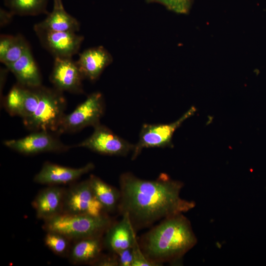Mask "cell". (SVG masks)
Here are the masks:
<instances>
[{
	"mask_svg": "<svg viewBox=\"0 0 266 266\" xmlns=\"http://www.w3.org/2000/svg\"><path fill=\"white\" fill-rule=\"evenodd\" d=\"M104 109L102 94L99 92L91 94L72 112L64 115L57 133H75L90 126L94 128L100 124Z\"/></svg>",
	"mask_w": 266,
	"mask_h": 266,
	"instance_id": "cell-5",
	"label": "cell"
},
{
	"mask_svg": "<svg viewBox=\"0 0 266 266\" xmlns=\"http://www.w3.org/2000/svg\"><path fill=\"white\" fill-rule=\"evenodd\" d=\"M53 8H64L62 0H53Z\"/></svg>",
	"mask_w": 266,
	"mask_h": 266,
	"instance_id": "cell-30",
	"label": "cell"
},
{
	"mask_svg": "<svg viewBox=\"0 0 266 266\" xmlns=\"http://www.w3.org/2000/svg\"><path fill=\"white\" fill-rule=\"evenodd\" d=\"M9 70L6 67V68H2L0 69V94L2 91L4 84L6 81V78L7 77V73Z\"/></svg>",
	"mask_w": 266,
	"mask_h": 266,
	"instance_id": "cell-29",
	"label": "cell"
},
{
	"mask_svg": "<svg viewBox=\"0 0 266 266\" xmlns=\"http://www.w3.org/2000/svg\"><path fill=\"white\" fill-rule=\"evenodd\" d=\"M33 30L41 45L54 58H72L78 52L84 39L75 33L52 31L36 24L34 25Z\"/></svg>",
	"mask_w": 266,
	"mask_h": 266,
	"instance_id": "cell-10",
	"label": "cell"
},
{
	"mask_svg": "<svg viewBox=\"0 0 266 266\" xmlns=\"http://www.w3.org/2000/svg\"><path fill=\"white\" fill-rule=\"evenodd\" d=\"M102 245L101 235L79 239L71 249L70 258L76 263H94L100 256Z\"/></svg>",
	"mask_w": 266,
	"mask_h": 266,
	"instance_id": "cell-18",
	"label": "cell"
},
{
	"mask_svg": "<svg viewBox=\"0 0 266 266\" xmlns=\"http://www.w3.org/2000/svg\"><path fill=\"white\" fill-rule=\"evenodd\" d=\"M14 15L10 12L5 10L3 9H0V27H3L11 21L12 16Z\"/></svg>",
	"mask_w": 266,
	"mask_h": 266,
	"instance_id": "cell-28",
	"label": "cell"
},
{
	"mask_svg": "<svg viewBox=\"0 0 266 266\" xmlns=\"http://www.w3.org/2000/svg\"><path fill=\"white\" fill-rule=\"evenodd\" d=\"M30 49V47L25 38L18 34L14 36L10 48L0 61L6 66L18 60Z\"/></svg>",
	"mask_w": 266,
	"mask_h": 266,
	"instance_id": "cell-21",
	"label": "cell"
},
{
	"mask_svg": "<svg viewBox=\"0 0 266 266\" xmlns=\"http://www.w3.org/2000/svg\"><path fill=\"white\" fill-rule=\"evenodd\" d=\"M14 36L11 35H1L0 37V61L5 56L11 45Z\"/></svg>",
	"mask_w": 266,
	"mask_h": 266,
	"instance_id": "cell-26",
	"label": "cell"
},
{
	"mask_svg": "<svg viewBox=\"0 0 266 266\" xmlns=\"http://www.w3.org/2000/svg\"><path fill=\"white\" fill-rule=\"evenodd\" d=\"M133 252L132 266H159V264L149 260L142 251L137 238L132 247Z\"/></svg>",
	"mask_w": 266,
	"mask_h": 266,
	"instance_id": "cell-24",
	"label": "cell"
},
{
	"mask_svg": "<svg viewBox=\"0 0 266 266\" xmlns=\"http://www.w3.org/2000/svg\"><path fill=\"white\" fill-rule=\"evenodd\" d=\"M119 222L106 230L104 244L113 253L132 247L136 238L134 229L129 217L123 214Z\"/></svg>",
	"mask_w": 266,
	"mask_h": 266,
	"instance_id": "cell-14",
	"label": "cell"
},
{
	"mask_svg": "<svg viewBox=\"0 0 266 266\" xmlns=\"http://www.w3.org/2000/svg\"><path fill=\"white\" fill-rule=\"evenodd\" d=\"M120 186L118 209L122 215L129 217L134 229L182 214L195 205L193 201L180 197L183 184L165 173L156 180H146L124 173L120 176Z\"/></svg>",
	"mask_w": 266,
	"mask_h": 266,
	"instance_id": "cell-1",
	"label": "cell"
},
{
	"mask_svg": "<svg viewBox=\"0 0 266 266\" xmlns=\"http://www.w3.org/2000/svg\"><path fill=\"white\" fill-rule=\"evenodd\" d=\"M66 100L63 92L42 85L23 86V96L15 116L33 132L47 131L57 133L65 114Z\"/></svg>",
	"mask_w": 266,
	"mask_h": 266,
	"instance_id": "cell-3",
	"label": "cell"
},
{
	"mask_svg": "<svg viewBox=\"0 0 266 266\" xmlns=\"http://www.w3.org/2000/svg\"><path fill=\"white\" fill-rule=\"evenodd\" d=\"M148 3H158L167 9L179 14H187L192 6L193 0H145Z\"/></svg>",
	"mask_w": 266,
	"mask_h": 266,
	"instance_id": "cell-23",
	"label": "cell"
},
{
	"mask_svg": "<svg viewBox=\"0 0 266 266\" xmlns=\"http://www.w3.org/2000/svg\"><path fill=\"white\" fill-rule=\"evenodd\" d=\"M197 242L190 221L179 214L163 219L147 233L140 247L149 260L161 266L180 260Z\"/></svg>",
	"mask_w": 266,
	"mask_h": 266,
	"instance_id": "cell-2",
	"label": "cell"
},
{
	"mask_svg": "<svg viewBox=\"0 0 266 266\" xmlns=\"http://www.w3.org/2000/svg\"><path fill=\"white\" fill-rule=\"evenodd\" d=\"M36 24L42 28L56 32L76 33L80 29L78 20L66 12L64 8H53L44 20Z\"/></svg>",
	"mask_w": 266,
	"mask_h": 266,
	"instance_id": "cell-17",
	"label": "cell"
},
{
	"mask_svg": "<svg viewBox=\"0 0 266 266\" xmlns=\"http://www.w3.org/2000/svg\"><path fill=\"white\" fill-rule=\"evenodd\" d=\"M44 242L45 245L53 252L58 255L65 254L68 248V239L55 232H47Z\"/></svg>",
	"mask_w": 266,
	"mask_h": 266,
	"instance_id": "cell-22",
	"label": "cell"
},
{
	"mask_svg": "<svg viewBox=\"0 0 266 266\" xmlns=\"http://www.w3.org/2000/svg\"><path fill=\"white\" fill-rule=\"evenodd\" d=\"M134 146L100 124L94 127L89 137L72 147L86 148L103 155L126 156L133 151Z\"/></svg>",
	"mask_w": 266,
	"mask_h": 266,
	"instance_id": "cell-9",
	"label": "cell"
},
{
	"mask_svg": "<svg viewBox=\"0 0 266 266\" xmlns=\"http://www.w3.org/2000/svg\"><path fill=\"white\" fill-rule=\"evenodd\" d=\"M196 111V108L192 106L177 120L169 124H143L138 141L133 151L132 159L136 158L144 148L171 147L172 138L175 131Z\"/></svg>",
	"mask_w": 266,
	"mask_h": 266,
	"instance_id": "cell-6",
	"label": "cell"
},
{
	"mask_svg": "<svg viewBox=\"0 0 266 266\" xmlns=\"http://www.w3.org/2000/svg\"><path fill=\"white\" fill-rule=\"evenodd\" d=\"M49 0H4L5 5L14 15L35 16L47 14Z\"/></svg>",
	"mask_w": 266,
	"mask_h": 266,
	"instance_id": "cell-20",
	"label": "cell"
},
{
	"mask_svg": "<svg viewBox=\"0 0 266 266\" xmlns=\"http://www.w3.org/2000/svg\"><path fill=\"white\" fill-rule=\"evenodd\" d=\"M58 135L56 133L50 131H34L21 138L5 140L3 144L17 152L29 155L65 152L72 148L63 143Z\"/></svg>",
	"mask_w": 266,
	"mask_h": 266,
	"instance_id": "cell-7",
	"label": "cell"
},
{
	"mask_svg": "<svg viewBox=\"0 0 266 266\" xmlns=\"http://www.w3.org/2000/svg\"><path fill=\"white\" fill-rule=\"evenodd\" d=\"M44 221V228L47 232L77 240L101 235L111 224L110 219L105 215L94 216L63 212Z\"/></svg>",
	"mask_w": 266,
	"mask_h": 266,
	"instance_id": "cell-4",
	"label": "cell"
},
{
	"mask_svg": "<svg viewBox=\"0 0 266 266\" xmlns=\"http://www.w3.org/2000/svg\"><path fill=\"white\" fill-rule=\"evenodd\" d=\"M89 180L96 198L105 211H112L118 208L121 196L120 191L94 175H91Z\"/></svg>",
	"mask_w": 266,
	"mask_h": 266,
	"instance_id": "cell-19",
	"label": "cell"
},
{
	"mask_svg": "<svg viewBox=\"0 0 266 266\" xmlns=\"http://www.w3.org/2000/svg\"><path fill=\"white\" fill-rule=\"evenodd\" d=\"M6 67L14 75L17 83L24 87H34L42 85L41 74L31 49Z\"/></svg>",
	"mask_w": 266,
	"mask_h": 266,
	"instance_id": "cell-16",
	"label": "cell"
},
{
	"mask_svg": "<svg viewBox=\"0 0 266 266\" xmlns=\"http://www.w3.org/2000/svg\"><path fill=\"white\" fill-rule=\"evenodd\" d=\"M94 166L92 163L80 167L72 168L46 162L35 175L34 181L42 184H66L76 180L91 171Z\"/></svg>",
	"mask_w": 266,
	"mask_h": 266,
	"instance_id": "cell-12",
	"label": "cell"
},
{
	"mask_svg": "<svg viewBox=\"0 0 266 266\" xmlns=\"http://www.w3.org/2000/svg\"><path fill=\"white\" fill-rule=\"evenodd\" d=\"M113 62L109 52L103 46L87 49L79 54L75 62L84 79L97 80L104 69Z\"/></svg>",
	"mask_w": 266,
	"mask_h": 266,
	"instance_id": "cell-13",
	"label": "cell"
},
{
	"mask_svg": "<svg viewBox=\"0 0 266 266\" xmlns=\"http://www.w3.org/2000/svg\"><path fill=\"white\" fill-rule=\"evenodd\" d=\"M105 211L89 179L73 186L65 192L63 213L100 216L105 215Z\"/></svg>",
	"mask_w": 266,
	"mask_h": 266,
	"instance_id": "cell-8",
	"label": "cell"
},
{
	"mask_svg": "<svg viewBox=\"0 0 266 266\" xmlns=\"http://www.w3.org/2000/svg\"><path fill=\"white\" fill-rule=\"evenodd\" d=\"M118 259L119 266H132L133 252L132 247L115 253Z\"/></svg>",
	"mask_w": 266,
	"mask_h": 266,
	"instance_id": "cell-25",
	"label": "cell"
},
{
	"mask_svg": "<svg viewBox=\"0 0 266 266\" xmlns=\"http://www.w3.org/2000/svg\"><path fill=\"white\" fill-rule=\"evenodd\" d=\"M114 254V256L100 257L93 264L100 266H119L117 256Z\"/></svg>",
	"mask_w": 266,
	"mask_h": 266,
	"instance_id": "cell-27",
	"label": "cell"
},
{
	"mask_svg": "<svg viewBox=\"0 0 266 266\" xmlns=\"http://www.w3.org/2000/svg\"><path fill=\"white\" fill-rule=\"evenodd\" d=\"M66 191L56 186L42 190L33 201L37 218L44 220L63 212Z\"/></svg>",
	"mask_w": 266,
	"mask_h": 266,
	"instance_id": "cell-15",
	"label": "cell"
},
{
	"mask_svg": "<svg viewBox=\"0 0 266 266\" xmlns=\"http://www.w3.org/2000/svg\"><path fill=\"white\" fill-rule=\"evenodd\" d=\"M83 79L76 62L72 58H54L50 76L54 88L62 92L81 94L83 93Z\"/></svg>",
	"mask_w": 266,
	"mask_h": 266,
	"instance_id": "cell-11",
	"label": "cell"
}]
</instances>
